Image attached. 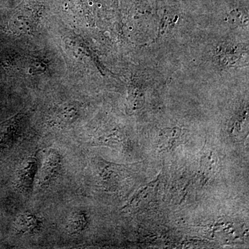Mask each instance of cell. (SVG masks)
I'll use <instances>...</instances> for the list:
<instances>
[{
  "mask_svg": "<svg viewBox=\"0 0 249 249\" xmlns=\"http://www.w3.org/2000/svg\"><path fill=\"white\" fill-rule=\"evenodd\" d=\"M40 221L33 214H22L18 220L17 229L24 232H34L40 227Z\"/></svg>",
  "mask_w": 249,
  "mask_h": 249,
  "instance_id": "3957f363",
  "label": "cell"
},
{
  "mask_svg": "<svg viewBox=\"0 0 249 249\" xmlns=\"http://www.w3.org/2000/svg\"><path fill=\"white\" fill-rule=\"evenodd\" d=\"M60 165V155L53 150L47 152L39 173L38 182H37L39 186H45L51 182L58 173Z\"/></svg>",
  "mask_w": 249,
  "mask_h": 249,
  "instance_id": "7a4b0ae2",
  "label": "cell"
},
{
  "mask_svg": "<svg viewBox=\"0 0 249 249\" xmlns=\"http://www.w3.org/2000/svg\"><path fill=\"white\" fill-rule=\"evenodd\" d=\"M87 219L83 213L78 212L72 215L70 222V229L72 232H80L84 230Z\"/></svg>",
  "mask_w": 249,
  "mask_h": 249,
  "instance_id": "5b68a950",
  "label": "cell"
},
{
  "mask_svg": "<svg viewBox=\"0 0 249 249\" xmlns=\"http://www.w3.org/2000/svg\"><path fill=\"white\" fill-rule=\"evenodd\" d=\"M16 131L12 124H7L0 127V152L6 150L14 142Z\"/></svg>",
  "mask_w": 249,
  "mask_h": 249,
  "instance_id": "277c9868",
  "label": "cell"
},
{
  "mask_svg": "<svg viewBox=\"0 0 249 249\" xmlns=\"http://www.w3.org/2000/svg\"><path fill=\"white\" fill-rule=\"evenodd\" d=\"M37 170V160L36 156H31L21 165L18 172V185L24 193L31 191Z\"/></svg>",
  "mask_w": 249,
  "mask_h": 249,
  "instance_id": "6da1fadb",
  "label": "cell"
}]
</instances>
